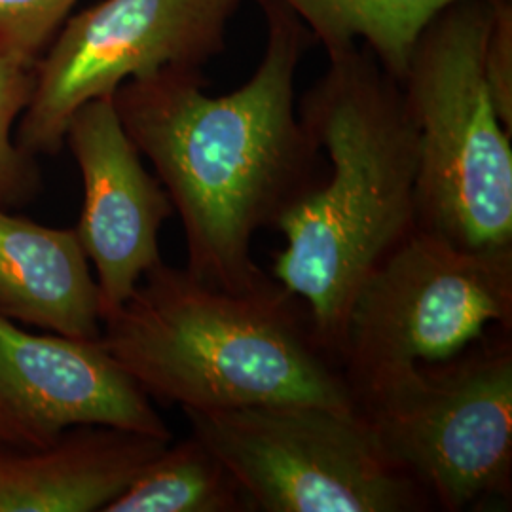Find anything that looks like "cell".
Masks as SVG:
<instances>
[{
    "mask_svg": "<svg viewBox=\"0 0 512 512\" xmlns=\"http://www.w3.org/2000/svg\"><path fill=\"white\" fill-rule=\"evenodd\" d=\"M256 2L268 23L266 50L236 92L211 97L202 69H167L112 95L181 219L186 270L234 293L274 283L253 258V238L323 177L294 90L308 29L281 2Z\"/></svg>",
    "mask_w": 512,
    "mask_h": 512,
    "instance_id": "6da1fadb",
    "label": "cell"
},
{
    "mask_svg": "<svg viewBox=\"0 0 512 512\" xmlns=\"http://www.w3.org/2000/svg\"><path fill=\"white\" fill-rule=\"evenodd\" d=\"M327 54L329 67L298 114L329 171L277 220L285 245L270 275L304 304L338 361L357 289L416 228L418 129L401 82L368 48Z\"/></svg>",
    "mask_w": 512,
    "mask_h": 512,
    "instance_id": "7a4b0ae2",
    "label": "cell"
},
{
    "mask_svg": "<svg viewBox=\"0 0 512 512\" xmlns=\"http://www.w3.org/2000/svg\"><path fill=\"white\" fill-rule=\"evenodd\" d=\"M99 342L150 401L183 410L317 404L357 414L342 366L304 304L277 281L234 293L162 262L103 319Z\"/></svg>",
    "mask_w": 512,
    "mask_h": 512,
    "instance_id": "3957f363",
    "label": "cell"
},
{
    "mask_svg": "<svg viewBox=\"0 0 512 512\" xmlns=\"http://www.w3.org/2000/svg\"><path fill=\"white\" fill-rule=\"evenodd\" d=\"M492 0H463L421 33L404 74L418 129L416 226L465 249L512 247L511 131L484 76Z\"/></svg>",
    "mask_w": 512,
    "mask_h": 512,
    "instance_id": "277c9868",
    "label": "cell"
},
{
    "mask_svg": "<svg viewBox=\"0 0 512 512\" xmlns=\"http://www.w3.org/2000/svg\"><path fill=\"white\" fill-rule=\"evenodd\" d=\"M387 459L433 511L463 512L512 490V330L357 399Z\"/></svg>",
    "mask_w": 512,
    "mask_h": 512,
    "instance_id": "5b68a950",
    "label": "cell"
},
{
    "mask_svg": "<svg viewBox=\"0 0 512 512\" xmlns=\"http://www.w3.org/2000/svg\"><path fill=\"white\" fill-rule=\"evenodd\" d=\"M494 329L512 330V247L465 249L416 226L357 289L338 361L357 401Z\"/></svg>",
    "mask_w": 512,
    "mask_h": 512,
    "instance_id": "8992f818",
    "label": "cell"
},
{
    "mask_svg": "<svg viewBox=\"0 0 512 512\" xmlns=\"http://www.w3.org/2000/svg\"><path fill=\"white\" fill-rule=\"evenodd\" d=\"M262 512H427L359 414L317 404L183 410Z\"/></svg>",
    "mask_w": 512,
    "mask_h": 512,
    "instance_id": "52a82bcc",
    "label": "cell"
},
{
    "mask_svg": "<svg viewBox=\"0 0 512 512\" xmlns=\"http://www.w3.org/2000/svg\"><path fill=\"white\" fill-rule=\"evenodd\" d=\"M243 0H103L65 23L38 59L18 145L54 156L74 112L129 80L202 69L222 52Z\"/></svg>",
    "mask_w": 512,
    "mask_h": 512,
    "instance_id": "ba28073f",
    "label": "cell"
},
{
    "mask_svg": "<svg viewBox=\"0 0 512 512\" xmlns=\"http://www.w3.org/2000/svg\"><path fill=\"white\" fill-rule=\"evenodd\" d=\"M80 425L173 439L150 397L99 340L35 334L0 317V442L37 448Z\"/></svg>",
    "mask_w": 512,
    "mask_h": 512,
    "instance_id": "9c48e42d",
    "label": "cell"
},
{
    "mask_svg": "<svg viewBox=\"0 0 512 512\" xmlns=\"http://www.w3.org/2000/svg\"><path fill=\"white\" fill-rule=\"evenodd\" d=\"M84 183L76 236L95 266L101 317L122 308L143 277L162 264L160 230L175 209L143 165L112 97L74 112L65 133Z\"/></svg>",
    "mask_w": 512,
    "mask_h": 512,
    "instance_id": "30bf717a",
    "label": "cell"
},
{
    "mask_svg": "<svg viewBox=\"0 0 512 512\" xmlns=\"http://www.w3.org/2000/svg\"><path fill=\"white\" fill-rule=\"evenodd\" d=\"M169 440L80 425L37 448L0 442V512H103Z\"/></svg>",
    "mask_w": 512,
    "mask_h": 512,
    "instance_id": "8fae6325",
    "label": "cell"
},
{
    "mask_svg": "<svg viewBox=\"0 0 512 512\" xmlns=\"http://www.w3.org/2000/svg\"><path fill=\"white\" fill-rule=\"evenodd\" d=\"M0 317L78 340L101 338L99 289L74 230L0 207Z\"/></svg>",
    "mask_w": 512,
    "mask_h": 512,
    "instance_id": "7c38bea8",
    "label": "cell"
},
{
    "mask_svg": "<svg viewBox=\"0 0 512 512\" xmlns=\"http://www.w3.org/2000/svg\"><path fill=\"white\" fill-rule=\"evenodd\" d=\"M325 50L363 44L387 73L403 82L423 29L463 0H277Z\"/></svg>",
    "mask_w": 512,
    "mask_h": 512,
    "instance_id": "4fadbf2b",
    "label": "cell"
},
{
    "mask_svg": "<svg viewBox=\"0 0 512 512\" xmlns=\"http://www.w3.org/2000/svg\"><path fill=\"white\" fill-rule=\"evenodd\" d=\"M103 512H255L226 463L203 442H173Z\"/></svg>",
    "mask_w": 512,
    "mask_h": 512,
    "instance_id": "5bb4252c",
    "label": "cell"
},
{
    "mask_svg": "<svg viewBox=\"0 0 512 512\" xmlns=\"http://www.w3.org/2000/svg\"><path fill=\"white\" fill-rule=\"evenodd\" d=\"M35 84V67L0 54V207L29 202L38 186L35 156L14 139V124L27 107Z\"/></svg>",
    "mask_w": 512,
    "mask_h": 512,
    "instance_id": "9a60e30c",
    "label": "cell"
},
{
    "mask_svg": "<svg viewBox=\"0 0 512 512\" xmlns=\"http://www.w3.org/2000/svg\"><path fill=\"white\" fill-rule=\"evenodd\" d=\"M78 0H0V54L37 67Z\"/></svg>",
    "mask_w": 512,
    "mask_h": 512,
    "instance_id": "2e32d148",
    "label": "cell"
},
{
    "mask_svg": "<svg viewBox=\"0 0 512 512\" xmlns=\"http://www.w3.org/2000/svg\"><path fill=\"white\" fill-rule=\"evenodd\" d=\"M484 76L501 124L512 133V2L492 0L484 40Z\"/></svg>",
    "mask_w": 512,
    "mask_h": 512,
    "instance_id": "e0dca14e",
    "label": "cell"
}]
</instances>
